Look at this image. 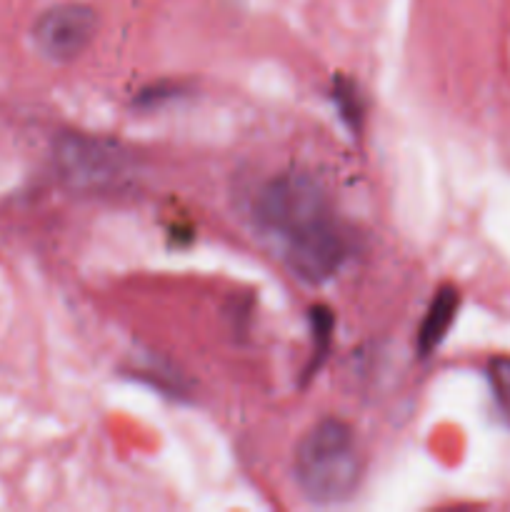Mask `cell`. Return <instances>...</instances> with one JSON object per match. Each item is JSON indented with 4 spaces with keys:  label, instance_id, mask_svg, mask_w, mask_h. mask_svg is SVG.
<instances>
[{
    "label": "cell",
    "instance_id": "cell-1",
    "mask_svg": "<svg viewBox=\"0 0 510 512\" xmlns=\"http://www.w3.org/2000/svg\"><path fill=\"white\" fill-rule=\"evenodd\" d=\"M360 475L355 433L345 420H318L295 448V483L310 503H343L358 490Z\"/></svg>",
    "mask_w": 510,
    "mask_h": 512
},
{
    "label": "cell",
    "instance_id": "cell-2",
    "mask_svg": "<svg viewBox=\"0 0 510 512\" xmlns=\"http://www.w3.org/2000/svg\"><path fill=\"white\" fill-rule=\"evenodd\" d=\"M58 178L75 193H118L138 175L133 150L100 135L63 133L53 145Z\"/></svg>",
    "mask_w": 510,
    "mask_h": 512
},
{
    "label": "cell",
    "instance_id": "cell-3",
    "mask_svg": "<svg viewBox=\"0 0 510 512\" xmlns=\"http://www.w3.org/2000/svg\"><path fill=\"white\" fill-rule=\"evenodd\" d=\"M263 230L290 240L330 220V205L323 188L305 173H283L260 188L253 205Z\"/></svg>",
    "mask_w": 510,
    "mask_h": 512
},
{
    "label": "cell",
    "instance_id": "cell-4",
    "mask_svg": "<svg viewBox=\"0 0 510 512\" xmlns=\"http://www.w3.org/2000/svg\"><path fill=\"white\" fill-rule=\"evenodd\" d=\"M98 13L83 3H60L45 10L33 25V43L50 63H73L93 45Z\"/></svg>",
    "mask_w": 510,
    "mask_h": 512
},
{
    "label": "cell",
    "instance_id": "cell-5",
    "mask_svg": "<svg viewBox=\"0 0 510 512\" xmlns=\"http://www.w3.org/2000/svg\"><path fill=\"white\" fill-rule=\"evenodd\" d=\"M348 258V243L333 218L285 240V263L303 283L320 285L333 278Z\"/></svg>",
    "mask_w": 510,
    "mask_h": 512
},
{
    "label": "cell",
    "instance_id": "cell-6",
    "mask_svg": "<svg viewBox=\"0 0 510 512\" xmlns=\"http://www.w3.org/2000/svg\"><path fill=\"white\" fill-rule=\"evenodd\" d=\"M460 308V293L450 285L440 288L435 293V298L430 300L428 313H425L423 323L418 328V353L430 355L445 338H448V330L453 328L455 315Z\"/></svg>",
    "mask_w": 510,
    "mask_h": 512
},
{
    "label": "cell",
    "instance_id": "cell-7",
    "mask_svg": "<svg viewBox=\"0 0 510 512\" xmlns=\"http://www.w3.org/2000/svg\"><path fill=\"white\" fill-rule=\"evenodd\" d=\"M488 383L493 390V400L498 405L500 415L510 425V358L508 355H495L488 360Z\"/></svg>",
    "mask_w": 510,
    "mask_h": 512
}]
</instances>
